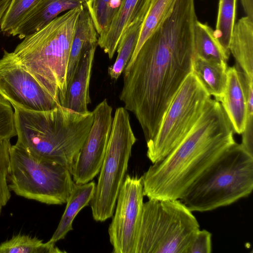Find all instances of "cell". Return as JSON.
Segmentation results:
<instances>
[{
    "label": "cell",
    "instance_id": "obj_1",
    "mask_svg": "<svg viewBox=\"0 0 253 253\" xmlns=\"http://www.w3.org/2000/svg\"><path fill=\"white\" fill-rule=\"evenodd\" d=\"M197 20L194 0H177L123 72L120 99L137 120L146 142L156 135L175 94L192 71Z\"/></svg>",
    "mask_w": 253,
    "mask_h": 253
},
{
    "label": "cell",
    "instance_id": "obj_2",
    "mask_svg": "<svg viewBox=\"0 0 253 253\" xmlns=\"http://www.w3.org/2000/svg\"><path fill=\"white\" fill-rule=\"evenodd\" d=\"M220 103L210 98L200 117L180 143L141 176L149 199L180 200L195 181L236 143Z\"/></svg>",
    "mask_w": 253,
    "mask_h": 253
},
{
    "label": "cell",
    "instance_id": "obj_3",
    "mask_svg": "<svg viewBox=\"0 0 253 253\" xmlns=\"http://www.w3.org/2000/svg\"><path fill=\"white\" fill-rule=\"evenodd\" d=\"M13 108L16 143L71 171L92 125V112L82 114L61 105L44 111Z\"/></svg>",
    "mask_w": 253,
    "mask_h": 253
},
{
    "label": "cell",
    "instance_id": "obj_4",
    "mask_svg": "<svg viewBox=\"0 0 253 253\" xmlns=\"http://www.w3.org/2000/svg\"><path fill=\"white\" fill-rule=\"evenodd\" d=\"M82 7L66 12L41 30L25 37L13 51L23 66L61 106L67 90L70 52Z\"/></svg>",
    "mask_w": 253,
    "mask_h": 253
},
{
    "label": "cell",
    "instance_id": "obj_5",
    "mask_svg": "<svg viewBox=\"0 0 253 253\" xmlns=\"http://www.w3.org/2000/svg\"><path fill=\"white\" fill-rule=\"evenodd\" d=\"M253 189V155L235 143L224 151L180 199L192 211L230 205Z\"/></svg>",
    "mask_w": 253,
    "mask_h": 253
},
{
    "label": "cell",
    "instance_id": "obj_6",
    "mask_svg": "<svg viewBox=\"0 0 253 253\" xmlns=\"http://www.w3.org/2000/svg\"><path fill=\"white\" fill-rule=\"evenodd\" d=\"M192 212L178 199L144 203L135 253H187L200 230Z\"/></svg>",
    "mask_w": 253,
    "mask_h": 253
},
{
    "label": "cell",
    "instance_id": "obj_7",
    "mask_svg": "<svg viewBox=\"0 0 253 253\" xmlns=\"http://www.w3.org/2000/svg\"><path fill=\"white\" fill-rule=\"evenodd\" d=\"M8 187L17 196L49 205L66 203L75 185L71 171L16 143L9 152Z\"/></svg>",
    "mask_w": 253,
    "mask_h": 253
},
{
    "label": "cell",
    "instance_id": "obj_8",
    "mask_svg": "<svg viewBox=\"0 0 253 253\" xmlns=\"http://www.w3.org/2000/svg\"><path fill=\"white\" fill-rule=\"evenodd\" d=\"M136 140L128 111L123 107L117 108L105 156L89 203L93 218L96 221H104L114 214L132 148Z\"/></svg>",
    "mask_w": 253,
    "mask_h": 253
},
{
    "label": "cell",
    "instance_id": "obj_9",
    "mask_svg": "<svg viewBox=\"0 0 253 253\" xmlns=\"http://www.w3.org/2000/svg\"><path fill=\"white\" fill-rule=\"evenodd\" d=\"M211 96L192 72L176 92L155 136L146 142L152 164L169 154L185 138L202 114Z\"/></svg>",
    "mask_w": 253,
    "mask_h": 253
},
{
    "label": "cell",
    "instance_id": "obj_10",
    "mask_svg": "<svg viewBox=\"0 0 253 253\" xmlns=\"http://www.w3.org/2000/svg\"><path fill=\"white\" fill-rule=\"evenodd\" d=\"M0 95L12 107L27 110L44 111L60 105L13 52L5 50L0 59Z\"/></svg>",
    "mask_w": 253,
    "mask_h": 253
},
{
    "label": "cell",
    "instance_id": "obj_11",
    "mask_svg": "<svg viewBox=\"0 0 253 253\" xmlns=\"http://www.w3.org/2000/svg\"><path fill=\"white\" fill-rule=\"evenodd\" d=\"M144 196L141 176L126 175L108 228L113 253H135Z\"/></svg>",
    "mask_w": 253,
    "mask_h": 253
},
{
    "label": "cell",
    "instance_id": "obj_12",
    "mask_svg": "<svg viewBox=\"0 0 253 253\" xmlns=\"http://www.w3.org/2000/svg\"><path fill=\"white\" fill-rule=\"evenodd\" d=\"M112 110L105 99L92 112V125L71 169L75 184L89 182L99 174L110 138Z\"/></svg>",
    "mask_w": 253,
    "mask_h": 253
},
{
    "label": "cell",
    "instance_id": "obj_13",
    "mask_svg": "<svg viewBox=\"0 0 253 253\" xmlns=\"http://www.w3.org/2000/svg\"><path fill=\"white\" fill-rule=\"evenodd\" d=\"M218 101L221 104L234 132L241 134L246 127L247 116L246 76L237 67L228 68L226 86Z\"/></svg>",
    "mask_w": 253,
    "mask_h": 253
},
{
    "label": "cell",
    "instance_id": "obj_14",
    "mask_svg": "<svg viewBox=\"0 0 253 253\" xmlns=\"http://www.w3.org/2000/svg\"><path fill=\"white\" fill-rule=\"evenodd\" d=\"M151 0H122L108 30L99 35V45L111 59L125 29L137 18L145 16Z\"/></svg>",
    "mask_w": 253,
    "mask_h": 253
},
{
    "label": "cell",
    "instance_id": "obj_15",
    "mask_svg": "<svg viewBox=\"0 0 253 253\" xmlns=\"http://www.w3.org/2000/svg\"><path fill=\"white\" fill-rule=\"evenodd\" d=\"M94 45L84 50L81 56L72 80L67 88L62 106L82 114L89 112L90 102L89 83L96 47Z\"/></svg>",
    "mask_w": 253,
    "mask_h": 253
},
{
    "label": "cell",
    "instance_id": "obj_16",
    "mask_svg": "<svg viewBox=\"0 0 253 253\" xmlns=\"http://www.w3.org/2000/svg\"><path fill=\"white\" fill-rule=\"evenodd\" d=\"M86 0H42L13 32L20 39L42 29L62 12L82 6Z\"/></svg>",
    "mask_w": 253,
    "mask_h": 253
},
{
    "label": "cell",
    "instance_id": "obj_17",
    "mask_svg": "<svg viewBox=\"0 0 253 253\" xmlns=\"http://www.w3.org/2000/svg\"><path fill=\"white\" fill-rule=\"evenodd\" d=\"M97 34L85 3L83 5L78 17L72 40L67 71V88L72 80L83 52L91 46L98 45Z\"/></svg>",
    "mask_w": 253,
    "mask_h": 253
},
{
    "label": "cell",
    "instance_id": "obj_18",
    "mask_svg": "<svg viewBox=\"0 0 253 253\" xmlns=\"http://www.w3.org/2000/svg\"><path fill=\"white\" fill-rule=\"evenodd\" d=\"M238 66L253 80V19L246 16L235 24L229 45Z\"/></svg>",
    "mask_w": 253,
    "mask_h": 253
},
{
    "label": "cell",
    "instance_id": "obj_19",
    "mask_svg": "<svg viewBox=\"0 0 253 253\" xmlns=\"http://www.w3.org/2000/svg\"><path fill=\"white\" fill-rule=\"evenodd\" d=\"M95 183L89 181L83 184H75L66 202L65 211L58 225L48 241L56 243L64 239L73 228V222L79 212L88 206L94 194Z\"/></svg>",
    "mask_w": 253,
    "mask_h": 253
},
{
    "label": "cell",
    "instance_id": "obj_20",
    "mask_svg": "<svg viewBox=\"0 0 253 253\" xmlns=\"http://www.w3.org/2000/svg\"><path fill=\"white\" fill-rule=\"evenodd\" d=\"M227 69V62L209 61L195 56L192 72L209 94L218 101L226 86Z\"/></svg>",
    "mask_w": 253,
    "mask_h": 253
},
{
    "label": "cell",
    "instance_id": "obj_21",
    "mask_svg": "<svg viewBox=\"0 0 253 253\" xmlns=\"http://www.w3.org/2000/svg\"><path fill=\"white\" fill-rule=\"evenodd\" d=\"M145 17L135 19L122 35L117 48V58L108 69V74L112 79H119L130 60L135 49Z\"/></svg>",
    "mask_w": 253,
    "mask_h": 253
},
{
    "label": "cell",
    "instance_id": "obj_22",
    "mask_svg": "<svg viewBox=\"0 0 253 253\" xmlns=\"http://www.w3.org/2000/svg\"><path fill=\"white\" fill-rule=\"evenodd\" d=\"M177 0H151L142 23L135 49L128 63L133 60L144 42L171 14Z\"/></svg>",
    "mask_w": 253,
    "mask_h": 253
},
{
    "label": "cell",
    "instance_id": "obj_23",
    "mask_svg": "<svg viewBox=\"0 0 253 253\" xmlns=\"http://www.w3.org/2000/svg\"><path fill=\"white\" fill-rule=\"evenodd\" d=\"M195 56L202 59L227 62L228 58L216 39L214 30L198 20L194 27Z\"/></svg>",
    "mask_w": 253,
    "mask_h": 253
},
{
    "label": "cell",
    "instance_id": "obj_24",
    "mask_svg": "<svg viewBox=\"0 0 253 253\" xmlns=\"http://www.w3.org/2000/svg\"><path fill=\"white\" fill-rule=\"evenodd\" d=\"M55 243H46L36 236L18 233L0 244V253H63Z\"/></svg>",
    "mask_w": 253,
    "mask_h": 253
},
{
    "label": "cell",
    "instance_id": "obj_25",
    "mask_svg": "<svg viewBox=\"0 0 253 253\" xmlns=\"http://www.w3.org/2000/svg\"><path fill=\"white\" fill-rule=\"evenodd\" d=\"M237 0H219L214 36L229 58V45L235 26Z\"/></svg>",
    "mask_w": 253,
    "mask_h": 253
},
{
    "label": "cell",
    "instance_id": "obj_26",
    "mask_svg": "<svg viewBox=\"0 0 253 253\" xmlns=\"http://www.w3.org/2000/svg\"><path fill=\"white\" fill-rule=\"evenodd\" d=\"M122 0H86V5L97 34L105 33L119 9Z\"/></svg>",
    "mask_w": 253,
    "mask_h": 253
},
{
    "label": "cell",
    "instance_id": "obj_27",
    "mask_svg": "<svg viewBox=\"0 0 253 253\" xmlns=\"http://www.w3.org/2000/svg\"><path fill=\"white\" fill-rule=\"evenodd\" d=\"M41 0H11L2 19L0 31L11 36Z\"/></svg>",
    "mask_w": 253,
    "mask_h": 253
},
{
    "label": "cell",
    "instance_id": "obj_28",
    "mask_svg": "<svg viewBox=\"0 0 253 253\" xmlns=\"http://www.w3.org/2000/svg\"><path fill=\"white\" fill-rule=\"evenodd\" d=\"M10 140L8 138L0 139V216L3 208L11 196L8 182L9 152L11 145Z\"/></svg>",
    "mask_w": 253,
    "mask_h": 253
},
{
    "label": "cell",
    "instance_id": "obj_29",
    "mask_svg": "<svg viewBox=\"0 0 253 253\" xmlns=\"http://www.w3.org/2000/svg\"><path fill=\"white\" fill-rule=\"evenodd\" d=\"M212 250L211 234L200 229L193 239L187 253H211Z\"/></svg>",
    "mask_w": 253,
    "mask_h": 253
},
{
    "label": "cell",
    "instance_id": "obj_30",
    "mask_svg": "<svg viewBox=\"0 0 253 253\" xmlns=\"http://www.w3.org/2000/svg\"><path fill=\"white\" fill-rule=\"evenodd\" d=\"M253 103L247 104V116L246 127L242 135V146L250 154L253 155Z\"/></svg>",
    "mask_w": 253,
    "mask_h": 253
},
{
    "label": "cell",
    "instance_id": "obj_31",
    "mask_svg": "<svg viewBox=\"0 0 253 253\" xmlns=\"http://www.w3.org/2000/svg\"><path fill=\"white\" fill-rule=\"evenodd\" d=\"M246 16L253 19V0H241Z\"/></svg>",
    "mask_w": 253,
    "mask_h": 253
},
{
    "label": "cell",
    "instance_id": "obj_32",
    "mask_svg": "<svg viewBox=\"0 0 253 253\" xmlns=\"http://www.w3.org/2000/svg\"><path fill=\"white\" fill-rule=\"evenodd\" d=\"M11 0H0V27L2 19L9 5Z\"/></svg>",
    "mask_w": 253,
    "mask_h": 253
}]
</instances>
